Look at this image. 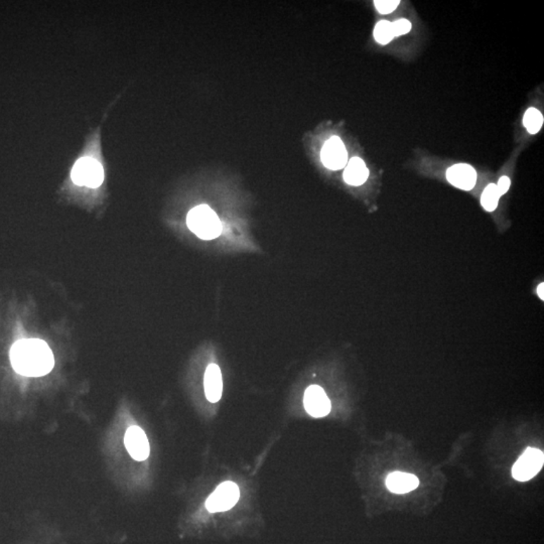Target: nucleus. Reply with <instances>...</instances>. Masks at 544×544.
I'll return each instance as SVG.
<instances>
[{
    "instance_id": "obj_7",
    "label": "nucleus",
    "mask_w": 544,
    "mask_h": 544,
    "mask_svg": "<svg viewBox=\"0 0 544 544\" xmlns=\"http://www.w3.org/2000/svg\"><path fill=\"white\" fill-rule=\"evenodd\" d=\"M124 444L131 458L135 461H145L149 458L151 447L147 435L140 426H132L126 431Z\"/></svg>"
},
{
    "instance_id": "obj_16",
    "label": "nucleus",
    "mask_w": 544,
    "mask_h": 544,
    "mask_svg": "<svg viewBox=\"0 0 544 544\" xmlns=\"http://www.w3.org/2000/svg\"><path fill=\"white\" fill-rule=\"evenodd\" d=\"M374 4L375 8L381 15H388L397 8L400 1L398 0H376Z\"/></svg>"
},
{
    "instance_id": "obj_15",
    "label": "nucleus",
    "mask_w": 544,
    "mask_h": 544,
    "mask_svg": "<svg viewBox=\"0 0 544 544\" xmlns=\"http://www.w3.org/2000/svg\"><path fill=\"white\" fill-rule=\"evenodd\" d=\"M499 199H500V194H499L496 185L490 184L483 192L481 203H482L483 208L488 212H493L498 206Z\"/></svg>"
},
{
    "instance_id": "obj_1",
    "label": "nucleus",
    "mask_w": 544,
    "mask_h": 544,
    "mask_svg": "<svg viewBox=\"0 0 544 544\" xmlns=\"http://www.w3.org/2000/svg\"><path fill=\"white\" fill-rule=\"evenodd\" d=\"M11 361L18 374L41 377L49 374L55 365L53 351L43 340L23 339L11 350Z\"/></svg>"
},
{
    "instance_id": "obj_6",
    "label": "nucleus",
    "mask_w": 544,
    "mask_h": 544,
    "mask_svg": "<svg viewBox=\"0 0 544 544\" xmlns=\"http://www.w3.org/2000/svg\"><path fill=\"white\" fill-rule=\"evenodd\" d=\"M323 166L330 170L338 171L344 168L348 163V152L341 138L333 136L326 142L321 152Z\"/></svg>"
},
{
    "instance_id": "obj_5",
    "label": "nucleus",
    "mask_w": 544,
    "mask_h": 544,
    "mask_svg": "<svg viewBox=\"0 0 544 544\" xmlns=\"http://www.w3.org/2000/svg\"><path fill=\"white\" fill-rule=\"evenodd\" d=\"M543 463V452L540 450L528 447L513 466V478L519 482H526L540 472Z\"/></svg>"
},
{
    "instance_id": "obj_12",
    "label": "nucleus",
    "mask_w": 544,
    "mask_h": 544,
    "mask_svg": "<svg viewBox=\"0 0 544 544\" xmlns=\"http://www.w3.org/2000/svg\"><path fill=\"white\" fill-rule=\"evenodd\" d=\"M369 177V170L366 166L364 161L360 158H353L347 163L345 168L344 180L351 186H361Z\"/></svg>"
},
{
    "instance_id": "obj_8",
    "label": "nucleus",
    "mask_w": 544,
    "mask_h": 544,
    "mask_svg": "<svg viewBox=\"0 0 544 544\" xmlns=\"http://www.w3.org/2000/svg\"><path fill=\"white\" fill-rule=\"evenodd\" d=\"M304 403L309 416L323 417L330 414V401L321 386H309L304 392Z\"/></svg>"
},
{
    "instance_id": "obj_14",
    "label": "nucleus",
    "mask_w": 544,
    "mask_h": 544,
    "mask_svg": "<svg viewBox=\"0 0 544 544\" xmlns=\"http://www.w3.org/2000/svg\"><path fill=\"white\" fill-rule=\"evenodd\" d=\"M374 37L377 43L387 44L395 37L394 35L392 23L388 20H381L377 23L374 29Z\"/></svg>"
},
{
    "instance_id": "obj_13",
    "label": "nucleus",
    "mask_w": 544,
    "mask_h": 544,
    "mask_svg": "<svg viewBox=\"0 0 544 544\" xmlns=\"http://www.w3.org/2000/svg\"><path fill=\"white\" fill-rule=\"evenodd\" d=\"M523 123H524L525 128L527 131L531 135H536L540 130L543 125V116L539 110L536 108H529L527 111L525 112L524 117H523Z\"/></svg>"
},
{
    "instance_id": "obj_3",
    "label": "nucleus",
    "mask_w": 544,
    "mask_h": 544,
    "mask_svg": "<svg viewBox=\"0 0 544 544\" xmlns=\"http://www.w3.org/2000/svg\"><path fill=\"white\" fill-rule=\"evenodd\" d=\"M71 178L77 186L96 189L104 180V171L102 165L96 159L81 158L73 166Z\"/></svg>"
},
{
    "instance_id": "obj_4",
    "label": "nucleus",
    "mask_w": 544,
    "mask_h": 544,
    "mask_svg": "<svg viewBox=\"0 0 544 544\" xmlns=\"http://www.w3.org/2000/svg\"><path fill=\"white\" fill-rule=\"evenodd\" d=\"M240 498V490L231 481L221 483L217 489L210 495L206 502V507L210 512H224L236 505Z\"/></svg>"
},
{
    "instance_id": "obj_18",
    "label": "nucleus",
    "mask_w": 544,
    "mask_h": 544,
    "mask_svg": "<svg viewBox=\"0 0 544 544\" xmlns=\"http://www.w3.org/2000/svg\"><path fill=\"white\" fill-rule=\"evenodd\" d=\"M510 179H509L508 177H506V175H504V177H502L501 179L499 180L498 185H496V186L500 197L502 194L507 193L509 187H510Z\"/></svg>"
},
{
    "instance_id": "obj_2",
    "label": "nucleus",
    "mask_w": 544,
    "mask_h": 544,
    "mask_svg": "<svg viewBox=\"0 0 544 544\" xmlns=\"http://www.w3.org/2000/svg\"><path fill=\"white\" fill-rule=\"evenodd\" d=\"M189 229L204 240H212L221 234L222 224L214 211L207 205L197 206L187 217Z\"/></svg>"
},
{
    "instance_id": "obj_10",
    "label": "nucleus",
    "mask_w": 544,
    "mask_h": 544,
    "mask_svg": "<svg viewBox=\"0 0 544 544\" xmlns=\"http://www.w3.org/2000/svg\"><path fill=\"white\" fill-rule=\"evenodd\" d=\"M206 397L210 402H218L221 400L223 380L221 370L216 364L209 365L204 378Z\"/></svg>"
},
{
    "instance_id": "obj_19",
    "label": "nucleus",
    "mask_w": 544,
    "mask_h": 544,
    "mask_svg": "<svg viewBox=\"0 0 544 544\" xmlns=\"http://www.w3.org/2000/svg\"><path fill=\"white\" fill-rule=\"evenodd\" d=\"M543 290H544V285L543 283H541L540 285H539L538 288H537V294H538V297H540L541 299H544V295H543Z\"/></svg>"
},
{
    "instance_id": "obj_17",
    "label": "nucleus",
    "mask_w": 544,
    "mask_h": 544,
    "mask_svg": "<svg viewBox=\"0 0 544 544\" xmlns=\"http://www.w3.org/2000/svg\"><path fill=\"white\" fill-rule=\"evenodd\" d=\"M394 35L395 37L403 36L407 35L412 30V23L409 20H405V18H401V20H396L395 23H392Z\"/></svg>"
},
{
    "instance_id": "obj_11",
    "label": "nucleus",
    "mask_w": 544,
    "mask_h": 544,
    "mask_svg": "<svg viewBox=\"0 0 544 544\" xmlns=\"http://www.w3.org/2000/svg\"><path fill=\"white\" fill-rule=\"evenodd\" d=\"M419 485V480L412 474L394 472L387 477L386 486L395 494H405L414 491Z\"/></svg>"
},
{
    "instance_id": "obj_9",
    "label": "nucleus",
    "mask_w": 544,
    "mask_h": 544,
    "mask_svg": "<svg viewBox=\"0 0 544 544\" xmlns=\"http://www.w3.org/2000/svg\"><path fill=\"white\" fill-rule=\"evenodd\" d=\"M477 178L475 168L466 163L452 166L447 172V179L450 184L463 191H471L476 186Z\"/></svg>"
}]
</instances>
